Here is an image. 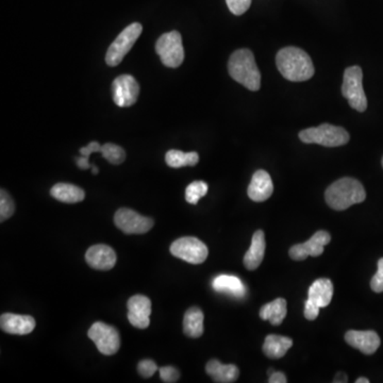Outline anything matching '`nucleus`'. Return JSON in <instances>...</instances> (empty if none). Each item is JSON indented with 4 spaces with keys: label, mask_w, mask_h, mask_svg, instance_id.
<instances>
[{
    "label": "nucleus",
    "mask_w": 383,
    "mask_h": 383,
    "mask_svg": "<svg viewBox=\"0 0 383 383\" xmlns=\"http://www.w3.org/2000/svg\"><path fill=\"white\" fill-rule=\"evenodd\" d=\"M276 64L280 74L293 82L309 80L314 75L313 62L301 48H282L277 54Z\"/></svg>",
    "instance_id": "obj_1"
},
{
    "label": "nucleus",
    "mask_w": 383,
    "mask_h": 383,
    "mask_svg": "<svg viewBox=\"0 0 383 383\" xmlns=\"http://www.w3.org/2000/svg\"><path fill=\"white\" fill-rule=\"evenodd\" d=\"M325 199L331 209L343 211L356 203H363L366 193L360 181L347 177L333 182L327 189Z\"/></svg>",
    "instance_id": "obj_2"
},
{
    "label": "nucleus",
    "mask_w": 383,
    "mask_h": 383,
    "mask_svg": "<svg viewBox=\"0 0 383 383\" xmlns=\"http://www.w3.org/2000/svg\"><path fill=\"white\" fill-rule=\"evenodd\" d=\"M228 70L232 79L251 91H258L261 87V74L249 49L234 51L229 59Z\"/></svg>",
    "instance_id": "obj_3"
},
{
    "label": "nucleus",
    "mask_w": 383,
    "mask_h": 383,
    "mask_svg": "<svg viewBox=\"0 0 383 383\" xmlns=\"http://www.w3.org/2000/svg\"><path fill=\"white\" fill-rule=\"evenodd\" d=\"M299 139L306 144H318L325 147L343 146L349 143V133L343 127L322 124L299 132Z\"/></svg>",
    "instance_id": "obj_4"
},
{
    "label": "nucleus",
    "mask_w": 383,
    "mask_h": 383,
    "mask_svg": "<svg viewBox=\"0 0 383 383\" xmlns=\"http://www.w3.org/2000/svg\"><path fill=\"white\" fill-rule=\"evenodd\" d=\"M363 72L359 66L346 68L343 79L342 94L349 101V105L358 112H364L368 109V99L364 93Z\"/></svg>",
    "instance_id": "obj_5"
},
{
    "label": "nucleus",
    "mask_w": 383,
    "mask_h": 383,
    "mask_svg": "<svg viewBox=\"0 0 383 383\" xmlns=\"http://www.w3.org/2000/svg\"><path fill=\"white\" fill-rule=\"evenodd\" d=\"M156 51L166 68H179L184 60V48L180 33L170 31L162 34L156 44Z\"/></svg>",
    "instance_id": "obj_6"
},
{
    "label": "nucleus",
    "mask_w": 383,
    "mask_h": 383,
    "mask_svg": "<svg viewBox=\"0 0 383 383\" xmlns=\"http://www.w3.org/2000/svg\"><path fill=\"white\" fill-rule=\"evenodd\" d=\"M143 27L139 23L129 25L120 33L115 41L111 44L106 55V62L109 66H118L131 51L137 39L141 37Z\"/></svg>",
    "instance_id": "obj_7"
},
{
    "label": "nucleus",
    "mask_w": 383,
    "mask_h": 383,
    "mask_svg": "<svg viewBox=\"0 0 383 383\" xmlns=\"http://www.w3.org/2000/svg\"><path fill=\"white\" fill-rule=\"evenodd\" d=\"M170 253L174 257L191 264H201L207 260L209 249L201 239L184 237L177 239L170 245Z\"/></svg>",
    "instance_id": "obj_8"
},
{
    "label": "nucleus",
    "mask_w": 383,
    "mask_h": 383,
    "mask_svg": "<svg viewBox=\"0 0 383 383\" xmlns=\"http://www.w3.org/2000/svg\"><path fill=\"white\" fill-rule=\"evenodd\" d=\"M87 335L103 355H115L120 349V333L110 325L101 322H95L89 329Z\"/></svg>",
    "instance_id": "obj_9"
},
{
    "label": "nucleus",
    "mask_w": 383,
    "mask_h": 383,
    "mask_svg": "<svg viewBox=\"0 0 383 383\" xmlns=\"http://www.w3.org/2000/svg\"><path fill=\"white\" fill-rule=\"evenodd\" d=\"M114 222L126 234H144L153 227V220L151 218L139 215L128 208H122L116 212Z\"/></svg>",
    "instance_id": "obj_10"
},
{
    "label": "nucleus",
    "mask_w": 383,
    "mask_h": 383,
    "mask_svg": "<svg viewBox=\"0 0 383 383\" xmlns=\"http://www.w3.org/2000/svg\"><path fill=\"white\" fill-rule=\"evenodd\" d=\"M112 94L116 106L120 108L131 107L139 99V83L130 75H122L112 83Z\"/></svg>",
    "instance_id": "obj_11"
},
{
    "label": "nucleus",
    "mask_w": 383,
    "mask_h": 383,
    "mask_svg": "<svg viewBox=\"0 0 383 383\" xmlns=\"http://www.w3.org/2000/svg\"><path fill=\"white\" fill-rule=\"evenodd\" d=\"M330 241V234L327 231H318L307 242L291 247L290 257L295 261H303L308 257H318L322 255L324 247Z\"/></svg>",
    "instance_id": "obj_12"
},
{
    "label": "nucleus",
    "mask_w": 383,
    "mask_h": 383,
    "mask_svg": "<svg viewBox=\"0 0 383 383\" xmlns=\"http://www.w3.org/2000/svg\"><path fill=\"white\" fill-rule=\"evenodd\" d=\"M128 320L137 329H146L151 325V301L144 295H134L127 303Z\"/></svg>",
    "instance_id": "obj_13"
},
{
    "label": "nucleus",
    "mask_w": 383,
    "mask_h": 383,
    "mask_svg": "<svg viewBox=\"0 0 383 383\" xmlns=\"http://www.w3.org/2000/svg\"><path fill=\"white\" fill-rule=\"evenodd\" d=\"M85 260L94 270H110L115 266L118 257L115 251L105 244L94 245L87 249Z\"/></svg>",
    "instance_id": "obj_14"
},
{
    "label": "nucleus",
    "mask_w": 383,
    "mask_h": 383,
    "mask_svg": "<svg viewBox=\"0 0 383 383\" xmlns=\"http://www.w3.org/2000/svg\"><path fill=\"white\" fill-rule=\"evenodd\" d=\"M345 341L353 349L363 353L364 355H372L380 346L381 341L375 331L349 330L345 334Z\"/></svg>",
    "instance_id": "obj_15"
},
{
    "label": "nucleus",
    "mask_w": 383,
    "mask_h": 383,
    "mask_svg": "<svg viewBox=\"0 0 383 383\" xmlns=\"http://www.w3.org/2000/svg\"><path fill=\"white\" fill-rule=\"evenodd\" d=\"M274 184L270 174L265 170H260L253 174L251 184L247 189L249 199L256 203H263L272 196Z\"/></svg>",
    "instance_id": "obj_16"
},
{
    "label": "nucleus",
    "mask_w": 383,
    "mask_h": 383,
    "mask_svg": "<svg viewBox=\"0 0 383 383\" xmlns=\"http://www.w3.org/2000/svg\"><path fill=\"white\" fill-rule=\"evenodd\" d=\"M0 327L10 334H29L34 330L35 320L32 316L5 313L0 318Z\"/></svg>",
    "instance_id": "obj_17"
},
{
    "label": "nucleus",
    "mask_w": 383,
    "mask_h": 383,
    "mask_svg": "<svg viewBox=\"0 0 383 383\" xmlns=\"http://www.w3.org/2000/svg\"><path fill=\"white\" fill-rule=\"evenodd\" d=\"M265 235L262 230L256 231L251 239V249L244 257V265L249 270H255L261 265L265 253Z\"/></svg>",
    "instance_id": "obj_18"
},
{
    "label": "nucleus",
    "mask_w": 383,
    "mask_h": 383,
    "mask_svg": "<svg viewBox=\"0 0 383 383\" xmlns=\"http://www.w3.org/2000/svg\"><path fill=\"white\" fill-rule=\"evenodd\" d=\"M206 372L213 379L214 382L218 383L235 382L239 375L237 366L233 364L225 365L218 360H210L206 366Z\"/></svg>",
    "instance_id": "obj_19"
},
{
    "label": "nucleus",
    "mask_w": 383,
    "mask_h": 383,
    "mask_svg": "<svg viewBox=\"0 0 383 383\" xmlns=\"http://www.w3.org/2000/svg\"><path fill=\"white\" fill-rule=\"evenodd\" d=\"M333 296V284L327 278H320L314 281L310 287L308 299L320 308H326L330 305Z\"/></svg>",
    "instance_id": "obj_20"
},
{
    "label": "nucleus",
    "mask_w": 383,
    "mask_h": 383,
    "mask_svg": "<svg viewBox=\"0 0 383 383\" xmlns=\"http://www.w3.org/2000/svg\"><path fill=\"white\" fill-rule=\"evenodd\" d=\"M293 346L292 339L282 335L270 334L264 341L263 353L270 359H280Z\"/></svg>",
    "instance_id": "obj_21"
},
{
    "label": "nucleus",
    "mask_w": 383,
    "mask_h": 383,
    "mask_svg": "<svg viewBox=\"0 0 383 383\" xmlns=\"http://www.w3.org/2000/svg\"><path fill=\"white\" fill-rule=\"evenodd\" d=\"M51 195L56 201L65 203H80L85 197L84 191L81 187L70 183H57L54 185Z\"/></svg>",
    "instance_id": "obj_22"
},
{
    "label": "nucleus",
    "mask_w": 383,
    "mask_h": 383,
    "mask_svg": "<svg viewBox=\"0 0 383 383\" xmlns=\"http://www.w3.org/2000/svg\"><path fill=\"white\" fill-rule=\"evenodd\" d=\"M214 290L224 294L232 295L234 297H243L245 294V287L242 280L237 276L220 275L213 280Z\"/></svg>",
    "instance_id": "obj_23"
},
{
    "label": "nucleus",
    "mask_w": 383,
    "mask_h": 383,
    "mask_svg": "<svg viewBox=\"0 0 383 383\" xmlns=\"http://www.w3.org/2000/svg\"><path fill=\"white\" fill-rule=\"evenodd\" d=\"M183 332L192 339L201 338L203 333V313L199 308H189L183 318Z\"/></svg>",
    "instance_id": "obj_24"
},
{
    "label": "nucleus",
    "mask_w": 383,
    "mask_h": 383,
    "mask_svg": "<svg viewBox=\"0 0 383 383\" xmlns=\"http://www.w3.org/2000/svg\"><path fill=\"white\" fill-rule=\"evenodd\" d=\"M287 313V301L283 299H277L261 308L260 318L263 320H270V324L274 326H279L282 324Z\"/></svg>",
    "instance_id": "obj_25"
},
{
    "label": "nucleus",
    "mask_w": 383,
    "mask_h": 383,
    "mask_svg": "<svg viewBox=\"0 0 383 383\" xmlns=\"http://www.w3.org/2000/svg\"><path fill=\"white\" fill-rule=\"evenodd\" d=\"M199 161V153L195 151L192 153H183V151H168L165 155V162L170 168H180L183 166H195Z\"/></svg>",
    "instance_id": "obj_26"
},
{
    "label": "nucleus",
    "mask_w": 383,
    "mask_h": 383,
    "mask_svg": "<svg viewBox=\"0 0 383 383\" xmlns=\"http://www.w3.org/2000/svg\"><path fill=\"white\" fill-rule=\"evenodd\" d=\"M208 189L209 187L207 183L203 181H194L187 185L185 189V199L191 205H197L201 199L207 195Z\"/></svg>",
    "instance_id": "obj_27"
},
{
    "label": "nucleus",
    "mask_w": 383,
    "mask_h": 383,
    "mask_svg": "<svg viewBox=\"0 0 383 383\" xmlns=\"http://www.w3.org/2000/svg\"><path fill=\"white\" fill-rule=\"evenodd\" d=\"M101 155L110 163L114 165L122 164L126 160V153L122 147L115 144L107 143L101 146Z\"/></svg>",
    "instance_id": "obj_28"
},
{
    "label": "nucleus",
    "mask_w": 383,
    "mask_h": 383,
    "mask_svg": "<svg viewBox=\"0 0 383 383\" xmlns=\"http://www.w3.org/2000/svg\"><path fill=\"white\" fill-rule=\"evenodd\" d=\"M15 212V203L8 192L1 189L0 192V222H4L9 220Z\"/></svg>",
    "instance_id": "obj_29"
},
{
    "label": "nucleus",
    "mask_w": 383,
    "mask_h": 383,
    "mask_svg": "<svg viewBox=\"0 0 383 383\" xmlns=\"http://www.w3.org/2000/svg\"><path fill=\"white\" fill-rule=\"evenodd\" d=\"M229 10L234 15H242L251 5V0H226Z\"/></svg>",
    "instance_id": "obj_30"
},
{
    "label": "nucleus",
    "mask_w": 383,
    "mask_h": 383,
    "mask_svg": "<svg viewBox=\"0 0 383 383\" xmlns=\"http://www.w3.org/2000/svg\"><path fill=\"white\" fill-rule=\"evenodd\" d=\"M157 370V364L153 360H142L137 365V372L144 378H151Z\"/></svg>",
    "instance_id": "obj_31"
},
{
    "label": "nucleus",
    "mask_w": 383,
    "mask_h": 383,
    "mask_svg": "<svg viewBox=\"0 0 383 383\" xmlns=\"http://www.w3.org/2000/svg\"><path fill=\"white\" fill-rule=\"evenodd\" d=\"M370 287L375 293L383 292V258L378 261V270L370 281Z\"/></svg>",
    "instance_id": "obj_32"
},
{
    "label": "nucleus",
    "mask_w": 383,
    "mask_h": 383,
    "mask_svg": "<svg viewBox=\"0 0 383 383\" xmlns=\"http://www.w3.org/2000/svg\"><path fill=\"white\" fill-rule=\"evenodd\" d=\"M159 372L163 382L174 383L180 378V372L172 366H164V368H159Z\"/></svg>",
    "instance_id": "obj_33"
},
{
    "label": "nucleus",
    "mask_w": 383,
    "mask_h": 383,
    "mask_svg": "<svg viewBox=\"0 0 383 383\" xmlns=\"http://www.w3.org/2000/svg\"><path fill=\"white\" fill-rule=\"evenodd\" d=\"M320 308L318 307V305H315V303H312L311 301L308 299V301H306L305 305V318H307L308 320H315V318H318V314H320Z\"/></svg>",
    "instance_id": "obj_34"
},
{
    "label": "nucleus",
    "mask_w": 383,
    "mask_h": 383,
    "mask_svg": "<svg viewBox=\"0 0 383 383\" xmlns=\"http://www.w3.org/2000/svg\"><path fill=\"white\" fill-rule=\"evenodd\" d=\"M101 145L99 142H91V143L87 145V146L82 147L80 149L81 156H84V157H89L94 153H101Z\"/></svg>",
    "instance_id": "obj_35"
},
{
    "label": "nucleus",
    "mask_w": 383,
    "mask_h": 383,
    "mask_svg": "<svg viewBox=\"0 0 383 383\" xmlns=\"http://www.w3.org/2000/svg\"><path fill=\"white\" fill-rule=\"evenodd\" d=\"M268 382L270 383H287V379L283 372H275L274 370H268Z\"/></svg>",
    "instance_id": "obj_36"
},
{
    "label": "nucleus",
    "mask_w": 383,
    "mask_h": 383,
    "mask_svg": "<svg viewBox=\"0 0 383 383\" xmlns=\"http://www.w3.org/2000/svg\"><path fill=\"white\" fill-rule=\"evenodd\" d=\"M76 163L80 170H89V168H92V166H93L89 164V157H84V156L77 158Z\"/></svg>",
    "instance_id": "obj_37"
},
{
    "label": "nucleus",
    "mask_w": 383,
    "mask_h": 383,
    "mask_svg": "<svg viewBox=\"0 0 383 383\" xmlns=\"http://www.w3.org/2000/svg\"><path fill=\"white\" fill-rule=\"evenodd\" d=\"M349 381V379H347L346 374H344V372H338V374L335 375L334 380H333V382L334 383H340V382H347Z\"/></svg>",
    "instance_id": "obj_38"
},
{
    "label": "nucleus",
    "mask_w": 383,
    "mask_h": 383,
    "mask_svg": "<svg viewBox=\"0 0 383 383\" xmlns=\"http://www.w3.org/2000/svg\"><path fill=\"white\" fill-rule=\"evenodd\" d=\"M356 383H370V380H368V378H364V377H361V378L357 379V380H356Z\"/></svg>",
    "instance_id": "obj_39"
},
{
    "label": "nucleus",
    "mask_w": 383,
    "mask_h": 383,
    "mask_svg": "<svg viewBox=\"0 0 383 383\" xmlns=\"http://www.w3.org/2000/svg\"><path fill=\"white\" fill-rule=\"evenodd\" d=\"M92 172L94 175L99 174V170L95 165L92 166Z\"/></svg>",
    "instance_id": "obj_40"
},
{
    "label": "nucleus",
    "mask_w": 383,
    "mask_h": 383,
    "mask_svg": "<svg viewBox=\"0 0 383 383\" xmlns=\"http://www.w3.org/2000/svg\"><path fill=\"white\" fill-rule=\"evenodd\" d=\"M382 166H383V158H382Z\"/></svg>",
    "instance_id": "obj_41"
}]
</instances>
